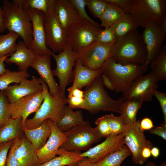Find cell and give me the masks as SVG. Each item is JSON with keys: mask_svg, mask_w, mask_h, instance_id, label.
I'll use <instances>...</instances> for the list:
<instances>
[{"mask_svg": "<svg viewBox=\"0 0 166 166\" xmlns=\"http://www.w3.org/2000/svg\"><path fill=\"white\" fill-rule=\"evenodd\" d=\"M147 56L142 34L136 29L116 43L115 50L112 58L116 62L123 65L141 66L145 62Z\"/></svg>", "mask_w": 166, "mask_h": 166, "instance_id": "1", "label": "cell"}, {"mask_svg": "<svg viewBox=\"0 0 166 166\" xmlns=\"http://www.w3.org/2000/svg\"><path fill=\"white\" fill-rule=\"evenodd\" d=\"M101 75L84 91L85 102L83 109L93 114L101 111L120 113L121 105L125 99L123 97L114 100L109 96L104 88Z\"/></svg>", "mask_w": 166, "mask_h": 166, "instance_id": "2", "label": "cell"}, {"mask_svg": "<svg viewBox=\"0 0 166 166\" xmlns=\"http://www.w3.org/2000/svg\"><path fill=\"white\" fill-rule=\"evenodd\" d=\"M6 29L19 35L29 48L33 41L32 23L27 11L13 1H2Z\"/></svg>", "mask_w": 166, "mask_h": 166, "instance_id": "3", "label": "cell"}, {"mask_svg": "<svg viewBox=\"0 0 166 166\" xmlns=\"http://www.w3.org/2000/svg\"><path fill=\"white\" fill-rule=\"evenodd\" d=\"M101 68L102 74L111 81L117 93H124L143 73L141 65H123L116 62L112 57L106 60Z\"/></svg>", "mask_w": 166, "mask_h": 166, "instance_id": "4", "label": "cell"}, {"mask_svg": "<svg viewBox=\"0 0 166 166\" xmlns=\"http://www.w3.org/2000/svg\"><path fill=\"white\" fill-rule=\"evenodd\" d=\"M64 133L66 139L60 148L70 152H85L102 138L97 127H92L88 121Z\"/></svg>", "mask_w": 166, "mask_h": 166, "instance_id": "5", "label": "cell"}, {"mask_svg": "<svg viewBox=\"0 0 166 166\" xmlns=\"http://www.w3.org/2000/svg\"><path fill=\"white\" fill-rule=\"evenodd\" d=\"M39 78L45 92V95L42 104L35 112L34 117L31 119H27L25 122V128L28 129L38 127L47 119L50 120L56 124L65 113L66 102L51 96L49 93L47 85Z\"/></svg>", "mask_w": 166, "mask_h": 166, "instance_id": "6", "label": "cell"}, {"mask_svg": "<svg viewBox=\"0 0 166 166\" xmlns=\"http://www.w3.org/2000/svg\"><path fill=\"white\" fill-rule=\"evenodd\" d=\"M130 14L140 27L144 28L150 21L160 24L166 15V0H134Z\"/></svg>", "mask_w": 166, "mask_h": 166, "instance_id": "7", "label": "cell"}, {"mask_svg": "<svg viewBox=\"0 0 166 166\" xmlns=\"http://www.w3.org/2000/svg\"><path fill=\"white\" fill-rule=\"evenodd\" d=\"M51 56L54 58L56 64V68L52 70L53 74L54 76L57 77L59 80L61 98L66 101V89L73 77V69L77 58V53L68 45L58 54L53 53Z\"/></svg>", "mask_w": 166, "mask_h": 166, "instance_id": "8", "label": "cell"}, {"mask_svg": "<svg viewBox=\"0 0 166 166\" xmlns=\"http://www.w3.org/2000/svg\"><path fill=\"white\" fill-rule=\"evenodd\" d=\"M116 47V43L105 44L95 41L76 52L77 60L83 65L89 69H99L106 60L113 57Z\"/></svg>", "mask_w": 166, "mask_h": 166, "instance_id": "9", "label": "cell"}, {"mask_svg": "<svg viewBox=\"0 0 166 166\" xmlns=\"http://www.w3.org/2000/svg\"><path fill=\"white\" fill-rule=\"evenodd\" d=\"M102 29L86 20L81 19L66 30L68 45L73 51L77 52L95 42L97 35Z\"/></svg>", "mask_w": 166, "mask_h": 166, "instance_id": "10", "label": "cell"}, {"mask_svg": "<svg viewBox=\"0 0 166 166\" xmlns=\"http://www.w3.org/2000/svg\"><path fill=\"white\" fill-rule=\"evenodd\" d=\"M54 3L49 11L44 14L43 25L46 45L55 53L63 51L68 44L66 32L60 24L55 13Z\"/></svg>", "mask_w": 166, "mask_h": 166, "instance_id": "11", "label": "cell"}, {"mask_svg": "<svg viewBox=\"0 0 166 166\" xmlns=\"http://www.w3.org/2000/svg\"><path fill=\"white\" fill-rule=\"evenodd\" d=\"M142 35L146 46L147 56L141 66L143 73L146 72L151 63L158 56L166 39V34L162 30L160 24L150 21L144 27Z\"/></svg>", "mask_w": 166, "mask_h": 166, "instance_id": "12", "label": "cell"}, {"mask_svg": "<svg viewBox=\"0 0 166 166\" xmlns=\"http://www.w3.org/2000/svg\"><path fill=\"white\" fill-rule=\"evenodd\" d=\"M140 121L137 120L130 125L125 126L123 133L124 144L132 153L133 162L142 165L146 161L142 156L143 149L145 147L151 149L153 144L146 139L144 131L140 127Z\"/></svg>", "mask_w": 166, "mask_h": 166, "instance_id": "13", "label": "cell"}, {"mask_svg": "<svg viewBox=\"0 0 166 166\" xmlns=\"http://www.w3.org/2000/svg\"><path fill=\"white\" fill-rule=\"evenodd\" d=\"M158 81L152 71L137 78L130 88L123 93L125 99L135 100L150 102L158 88Z\"/></svg>", "mask_w": 166, "mask_h": 166, "instance_id": "14", "label": "cell"}, {"mask_svg": "<svg viewBox=\"0 0 166 166\" xmlns=\"http://www.w3.org/2000/svg\"><path fill=\"white\" fill-rule=\"evenodd\" d=\"M45 92L43 90L39 93L22 97L16 101L10 103L9 112L11 118L19 117L22 118V129L25 128V123L28 117L36 112L40 107L44 98Z\"/></svg>", "mask_w": 166, "mask_h": 166, "instance_id": "15", "label": "cell"}, {"mask_svg": "<svg viewBox=\"0 0 166 166\" xmlns=\"http://www.w3.org/2000/svg\"><path fill=\"white\" fill-rule=\"evenodd\" d=\"M24 9L29 14L32 23L33 41L29 48L36 55L45 54L51 56L53 52L46 44L43 25L44 13L29 8Z\"/></svg>", "mask_w": 166, "mask_h": 166, "instance_id": "16", "label": "cell"}, {"mask_svg": "<svg viewBox=\"0 0 166 166\" xmlns=\"http://www.w3.org/2000/svg\"><path fill=\"white\" fill-rule=\"evenodd\" d=\"M51 56L45 54L36 55L31 67L37 72L40 77L45 83L50 95L59 100L65 101L60 97L59 86L54 77L51 69Z\"/></svg>", "mask_w": 166, "mask_h": 166, "instance_id": "17", "label": "cell"}, {"mask_svg": "<svg viewBox=\"0 0 166 166\" xmlns=\"http://www.w3.org/2000/svg\"><path fill=\"white\" fill-rule=\"evenodd\" d=\"M123 133L111 135L101 143L81 153L82 157H86L97 163L106 155L120 149L125 144Z\"/></svg>", "mask_w": 166, "mask_h": 166, "instance_id": "18", "label": "cell"}, {"mask_svg": "<svg viewBox=\"0 0 166 166\" xmlns=\"http://www.w3.org/2000/svg\"><path fill=\"white\" fill-rule=\"evenodd\" d=\"M50 125V136L45 145L37 151L38 164L45 163L55 157L57 155L58 149L66 139L64 132H61L56 123L51 120Z\"/></svg>", "mask_w": 166, "mask_h": 166, "instance_id": "19", "label": "cell"}, {"mask_svg": "<svg viewBox=\"0 0 166 166\" xmlns=\"http://www.w3.org/2000/svg\"><path fill=\"white\" fill-rule=\"evenodd\" d=\"M4 91L10 103L28 95L40 92L43 90L41 81L32 76V79H22L18 84L9 85Z\"/></svg>", "mask_w": 166, "mask_h": 166, "instance_id": "20", "label": "cell"}, {"mask_svg": "<svg viewBox=\"0 0 166 166\" xmlns=\"http://www.w3.org/2000/svg\"><path fill=\"white\" fill-rule=\"evenodd\" d=\"M53 8L57 19L65 32L81 19L69 0H54Z\"/></svg>", "mask_w": 166, "mask_h": 166, "instance_id": "21", "label": "cell"}, {"mask_svg": "<svg viewBox=\"0 0 166 166\" xmlns=\"http://www.w3.org/2000/svg\"><path fill=\"white\" fill-rule=\"evenodd\" d=\"M102 74L101 68L96 70L90 69L83 65L77 60L73 70V83L72 86L68 89V91L76 88L81 89L89 86Z\"/></svg>", "mask_w": 166, "mask_h": 166, "instance_id": "22", "label": "cell"}, {"mask_svg": "<svg viewBox=\"0 0 166 166\" xmlns=\"http://www.w3.org/2000/svg\"><path fill=\"white\" fill-rule=\"evenodd\" d=\"M14 155L18 166H35L38 164L37 151L25 136L16 138Z\"/></svg>", "mask_w": 166, "mask_h": 166, "instance_id": "23", "label": "cell"}, {"mask_svg": "<svg viewBox=\"0 0 166 166\" xmlns=\"http://www.w3.org/2000/svg\"><path fill=\"white\" fill-rule=\"evenodd\" d=\"M36 54L27 47L23 41H19L17 44L15 51L5 62L7 64H15L18 67L19 71H27L34 62Z\"/></svg>", "mask_w": 166, "mask_h": 166, "instance_id": "24", "label": "cell"}, {"mask_svg": "<svg viewBox=\"0 0 166 166\" xmlns=\"http://www.w3.org/2000/svg\"><path fill=\"white\" fill-rule=\"evenodd\" d=\"M50 120H45L38 127L31 129H22L25 136L37 151L45 144L51 133Z\"/></svg>", "mask_w": 166, "mask_h": 166, "instance_id": "25", "label": "cell"}, {"mask_svg": "<svg viewBox=\"0 0 166 166\" xmlns=\"http://www.w3.org/2000/svg\"><path fill=\"white\" fill-rule=\"evenodd\" d=\"M81 153L67 151L60 148L58 151V156L35 166H76L83 158L81 156Z\"/></svg>", "mask_w": 166, "mask_h": 166, "instance_id": "26", "label": "cell"}, {"mask_svg": "<svg viewBox=\"0 0 166 166\" xmlns=\"http://www.w3.org/2000/svg\"><path fill=\"white\" fill-rule=\"evenodd\" d=\"M84 121L81 110L74 111L73 109L65 105L64 114L56 125L61 132H65L82 124Z\"/></svg>", "mask_w": 166, "mask_h": 166, "instance_id": "27", "label": "cell"}, {"mask_svg": "<svg viewBox=\"0 0 166 166\" xmlns=\"http://www.w3.org/2000/svg\"><path fill=\"white\" fill-rule=\"evenodd\" d=\"M22 122L21 117L11 118L0 127V144L14 140L23 136Z\"/></svg>", "mask_w": 166, "mask_h": 166, "instance_id": "28", "label": "cell"}, {"mask_svg": "<svg viewBox=\"0 0 166 166\" xmlns=\"http://www.w3.org/2000/svg\"><path fill=\"white\" fill-rule=\"evenodd\" d=\"M143 103L141 101L135 100L125 99L124 101L121 106L119 117L125 126L130 125L137 120V114Z\"/></svg>", "mask_w": 166, "mask_h": 166, "instance_id": "29", "label": "cell"}, {"mask_svg": "<svg viewBox=\"0 0 166 166\" xmlns=\"http://www.w3.org/2000/svg\"><path fill=\"white\" fill-rule=\"evenodd\" d=\"M139 27L136 20L131 14H125L111 26L117 39L116 43L128 33Z\"/></svg>", "mask_w": 166, "mask_h": 166, "instance_id": "30", "label": "cell"}, {"mask_svg": "<svg viewBox=\"0 0 166 166\" xmlns=\"http://www.w3.org/2000/svg\"><path fill=\"white\" fill-rule=\"evenodd\" d=\"M132 153L126 145L117 150L108 154L96 163L97 166H120L122 162Z\"/></svg>", "mask_w": 166, "mask_h": 166, "instance_id": "31", "label": "cell"}, {"mask_svg": "<svg viewBox=\"0 0 166 166\" xmlns=\"http://www.w3.org/2000/svg\"><path fill=\"white\" fill-rule=\"evenodd\" d=\"M125 14L124 12L115 5L108 3L105 10L99 18L101 26L105 28L111 26Z\"/></svg>", "mask_w": 166, "mask_h": 166, "instance_id": "32", "label": "cell"}, {"mask_svg": "<svg viewBox=\"0 0 166 166\" xmlns=\"http://www.w3.org/2000/svg\"><path fill=\"white\" fill-rule=\"evenodd\" d=\"M152 71L158 81L166 80V45H164L156 58L150 64Z\"/></svg>", "mask_w": 166, "mask_h": 166, "instance_id": "33", "label": "cell"}, {"mask_svg": "<svg viewBox=\"0 0 166 166\" xmlns=\"http://www.w3.org/2000/svg\"><path fill=\"white\" fill-rule=\"evenodd\" d=\"M30 76L27 71H12L6 69V72L0 75V90H4L11 83L18 84L22 79Z\"/></svg>", "mask_w": 166, "mask_h": 166, "instance_id": "34", "label": "cell"}, {"mask_svg": "<svg viewBox=\"0 0 166 166\" xmlns=\"http://www.w3.org/2000/svg\"><path fill=\"white\" fill-rule=\"evenodd\" d=\"M19 37L17 34L12 31L0 35V57L11 54L15 51L16 41Z\"/></svg>", "mask_w": 166, "mask_h": 166, "instance_id": "35", "label": "cell"}, {"mask_svg": "<svg viewBox=\"0 0 166 166\" xmlns=\"http://www.w3.org/2000/svg\"><path fill=\"white\" fill-rule=\"evenodd\" d=\"M54 0H14L13 2L24 9L29 8L41 11L44 14L50 10Z\"/></svg>", "mask_w": 166, "mask_h": 166, "instance_id": "36", "label": "cell"}, {"mask_svg": "<svg viewBox=\"0 0 166 166\" xmlns=\"http://www.w3.org/2000/svg\"><path fill=\"white\" fill-rule=\"evenodd\" d=\"M10 103L4 90L0 91V127L11 118L9 112Z\"/></svg>", "mask_w": 166, "mask_h": 166, "instance_id": "37", "label": "cell"}, {"mask_svg": "<svg viewBox=\"0 0 166 166\" xmlns=\"http://www.w3.org/2000/svg\"><path fill=\"white\" fill-rule=\"evenodd\" d=\"M108 3L105 0H86L87 6L92 15L99 18L102 15Z\"/></svg>", "mask_w": 166, "mask_h": 166, "instance_id": "38", "label": "cell"}, {"mask_svg": "<svg viewBox=\"0 0 166 166\" xmlns=\"http://www.w3.org/2000/svg\"><path fill=\"white\" fill-rule=\"evenodd\" d=\"M111 135L122 133L125 126L122 122L119 116L117 117L112 113L106 115Z\"/></svg>", "mask_w": 166, "mask_h": 166, "instance_id": "39", "label": "cell"}, {"mask_svg": "<svg viewBox=\"0 0 166 166\" xmlns=\"http://www.w3.org/2000/svg\"><path fill=\"white\" fill-rule=\"evenodd\" d=\"M78 13L81 19L86 20L95 26L100 28V25L88 15L85 10L86 0H69Z\"/></svg>", "mask_w": 166, "mask_h": 166, "instance_id": "40", "label": "cell"}, {"mask_svg": "<svg viewBox=\"0 0 166 166\" xmlns=\"http://www.w3.org/2000/svg\"><path fill=\"white\" fill-rule=\"evenodd\" d=\"M95 41L98 43L112 44L116 43L117 39L111 27L102 29L97 35Z\"/></svg>", "mask_w": 166, "mask_h": 166, "instance_id": "41", "label": "cell"}, {"mask_svg": "<svg viewBox=\"0 0 166 166\" xmlns=\"http://www.w3.org/2000/svg\"><path fill=\"white\" fill-rule=\"evenodd\" d=\"M109 3L113 4L121 9L125 14H130L132 11L134 0H105Z\"/></svg>", "mask_w": 166, "mask_h": 166, "instance_id": "42", "label": "cell"}, {"mask_svg": "<svg viewBox=\"0 0 166 166\" xmlns=\"http://www.w3.org/2000/svg\"><path fill=\"white\" fill-rule=\"evenodd\" d=\"M95 124L102 137H107L111 135L106 115L98 118L95 121Z\"/></svg>", "mask_w": 166, "mask_h": 166, "instance_id": "43", "label": "cell"}, {"mask_svg": "<svg viewBox=\"0 0 166 166\" xmlns=\"http://www.w3.org/2000/svg\"><path fill=\"white\" fill-rule=\"evenodd\" d=\"M14 140L0 144V166H6L8 154Z\"/></svg>", "mask_w": 166, "mask_h": 166, "instance_id": "44", "label": "cell"}, {"mask_svg": "<svg viewBox=\"0 0 166 166\" xmlns=\"http://www.w3.org/2000/svg\"><path fill=\"white\" fill-rule=\"evenodd\" d=\"M85 100L84 98L77 97L71 96L66 99V103L68 106L72 109H83L85 103Z\"/></svg>", "mask_w": 166, "mask_h": 166, "instance_id": "45", "label": "cell"}, {"mask_svg": "<svg viewBox=\"0 0 166 166\" xmlns=\"http://www.w3.org/2000/svg\"><path fill=\"white\" fill-rule=\"evenodd\" d=\"M16 144V139L9 150L7 158L6 166H18V161L14 155V151Z\"/></svg>", "mask_w": 166, "mask_h": 166, "instance_id": "46", "label": "cell"}, {"mask_svg": "<svg viewBox=\"0 0 166 166\" xmlns=\"http://www.w3.org/2000/svg\"><path fill=\"white\" fill-rule=\"evenodd\" d=\"M154 96L159 101L163 114L164 122L166 123V93L156 90L154 92Z\"/></svg>", "mask_w": 166, "mask_h": 166, "instance_id": "47", "label": "cell"}, {"mask_svg": "<svg viewBox=\"0 0 166 166\" xmlns=\"http://www.w3.org/2000/svg\"><path fill=\"white\" fill-rule=\"evenodd\" d=\"M150 133L158 135L166 140V123L163 122L160 126L155 127L149 130Z\"/></svg>", "mask_w": 166, "mask_h": 166, "instance_id": "48", "label": "cell"}, {"mask_svg": "<svg viewBox=\"0 0 166 166\" xmlns=\"http://www.w3.org/2000/svg\"><path fill=\"white\" fill-rule=\"evenodd\" d=\"M140 126L144 131L150 130L154 127L153 122L149 118L145 117L140 121Z\"/></svg>", "mask_w": 166, "mask_h": 166, "instance_id": "49", "label": "cell"}, {"mask_svg": "<svg viewBox=\"0 0 166 166\" xmlns=\"http://www.w3.org/2000/svg\"><path fill=\"white\" fill-rule=\"evenodd\" d=\"M76 166H97L96 163L86 157H83Z\"/></svg>", "mask_w": 166, "mask_h": 166, "instance_id": "50", "label": "cell"}, {"mask_svg": "<svg viewBox=\"0 0 166 166\" xmlns=\"http://www.w3.org/2000/svg\"><path fill=\"white\" fill-rule=\"evenodd\" d=\"M102 82L104 85L109 89L115 91L114 87L112 82L110 79L105 75L102 74L101 75Z\"/></svg>", "mask_w": 166, "mask_h": 166, "instance_id": "51", "label": "cell"}, {"mask_svg": "<svg viewBox=\"0 0 166 166\" xmlns=\"http://www.w3.org/2000/svg\"><path fill=\"white\" fill-rule=\"evenodd\" d=\"M68 97L73 96L77 97L84 98V91L81 89L76 88L68 91Z\"/></svg>", "mask_w": 166, "mask_h": 166, "instance_id": "52", "label": "cell"}, {"mask_svg": "<svg viewBox=\"0 0 166 166\" xmlns=\"http://www.w3.org/2000/svg\"><path fill=\"white\" fill-rule=\"evenodd\" d=\"M6 30L5 22L3 10L2 7L0 5V33L4 32Z\"/></svg>", "mask_w": 166, "mask_h": 166, "instance_id": "53", "label": "cell"}, {"mask_svg": "<svg viewBox=\"0 0 166 166\" xmlns=\"http://www.w3.org/2000/svg\"><path fill=\"white\" fill-rule=\"evenodd\" d=\"M11 54L0 57V75L4 73L6 69L4 63L5 59L10 56Z\"/></svg>", "mask_w": 166, "mask_h": 166, "instance_id": "54", "label": "cell"}, {"mask_svg": "<svg viewBox=\"0 0 166 166\" xmlns=\"http://www.w3.org/2000/svg\"><path fill=\"white\" fill-rule=\"evenodd\" d=\"M141 155L143 158L146 161L151 156V148L148 147H144L141 152Z\"/></svg>", "mask_w": 166, "mask_h": 166, "instance_id": "55", "label": "cell"}, {"mask_svg": "<svg viewBox=\"0 0 166 166\" xmlns=\"http://www.w3.org/2000/svg\"><path fill=\"white\" fill-rule=\"evenodd\" d=\"M151 155L154 158L158 157L160 154V151L159 148L156 147H152L151 149Z\"/></svg>", "mask_w": 166, "mask_h": 166, "instance_id": "56", "label": "cell"}, {"mask_svg": "<svg viewBox=\"0 0 166 166\" xmlns=\"http://www.w3.org/2000/svg\"><path fill=\"white\" fill-rule=\"evenodd\" d=\"M160 25L162 30L166 34V15L164 17Z\"/></svg>", "mask_w": 166, "mask_h": 166, "instance_id": "57", "label": "cell"}, {"mask_svg": "<svg viewBox=\"0 0 166 166\" xmlns=\"http://www.w3.org/2000/svg\"><path fill=\"white\" fill-rule=\"evenodd\" d=\"M145 166H166V162H164L159 165H157L156 163L153 161H148L145 165Z\"/></svg>", "mask_w": 166, "mask_h": 166, "instance_id": "58", "label": "cell"}]
</instances>
